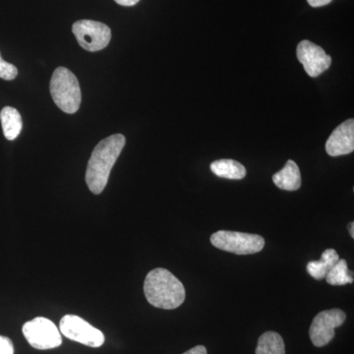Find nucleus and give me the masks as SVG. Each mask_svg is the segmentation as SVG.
Masks as SVG:
<instances>
[{
    "instance_id": "6ab92c4d",
    "label": "nucleus",
    "mask_w": 354,
    "mask_h": 354,
    "mask_svg": "<svg viewBox=\"0 0 354 354\" xmlns=\"http://www.w3.org/2000/svg\"><path fill=\"white\" fill-rule=\"evenodd\" d=\"M307 1H308L309 6L316 8V7L328 6L333 0H307Z\"/></svg>"
},
{
    "instance_id": "1a4fd4ad",
    "label": "nucleus",
    "mask_w": 354,
    "mask_h": 354,
    "mask_svg": "<svg viewBox=\"0 0 354 354\" xmlns=\"http://www.w3.org/2000/svg\"><path fill=\"white\" fill-rule=\"evenodd\" d=\"M297 55L305 71L312 78L321 75L332 64V57L321 46L306 39L298 44Z\"/></svg>"
},
{
    "instance_id": "412c9836",
    "label": "nucleus",
    "mask_w": 354,
    "mask_h": 354,
    "mask_svg": "<svg viewBox=\"0 0 354 354\" xmlns=\"http://www.w3.org/2000/svg\"><path fill=\"white\" fill-rule=\"evenodd\" d=\"M116 3L122 6H134L140 1V0H114Z\"/></svg>"
},
{
    "instance_id": "9b49d317",
    "label": "nucleus",
    "mask_w": 354,
    "mask_h": 354,
    "mask_svg": "<svg viewBox=\"0 0 354 354\" xmlns=\"http://www.w3.org/2000/svg\"><path fill=\"white\" fill-rule=\"evenodd\" d=\"M272 181L279 189L297 191L301 186V174L297 162L288 160L285 167L272 176Z\"/></svg>"
},
{
    "instance_id": "6e6552de",
    "label": "nucleus",
    "mask_w": 354,
    "mask_h": 354,
    "mask_svg": "<svg viewBox=\"0 0 354 354\" xmlns=\"http://www.w3.org/2000/svg\"><path fill=\"white\" fill-rule=\"evenodd\" d=\"M346 315L341 309H330L317 314L309 330L310 339L317 348H323L332 342L335 330L341 327Z\"/></svg>"
},
{
    "instance_id": "20e7f679",
    "label": "nucleus",
    "mask_w": 354,
    "mask_h": 354,
    "mask_svg": "<svg viewBox=\"0 0 354 354\" xmlns=\"http://www.w3.org/2000/svg\"><path fill=\"white\" fill-rule=\"evenodd\" d=\"M211 243L227 252L250 255L260 252L264 248L265 239L258 234L220 230L212 234Z\"/></svg>"
},
{
    "instance_id": "f8f14e48",
    "label": "nucleus",
    "mask_w": 354,
    "mask_h": 354,
    "mask_svg": "<svg viewBox=\"0 0 354 354\" xmlns=\"http://www.w3.org/2000/svg\"><path fill=\"white\" fill-rule=\"evenodd\" d=\"M339 260V254L335 249H327L324 251L320 260L310 261L307 264V272L312 278L317 281H321V279H325L328 272Z\"/></svg>"
},
{
    "instance_id": "ddd939ff",
    "label": "nucleus",
    "mask_w": 354,
    "mask_h": 354,
    "mask_svg": "<svg viewBox=\"0 0 354 354\" xmlns=\"http://www.w3.org/2000/svg\"><path fill=\"white\" fill-rule=\"evenodd\" d=\"M0 120H1L4 136L7 140L13 141L19 136L23 122L21 114L17 109L6 106L0 113Z\"/></svg>"
},
{
    "instance_id": "4be33fe9",
    "label": "nucleus",
    "mask_w": 354,
    "mask_h": 354,
    "mask_svg": "<svg viewBox=\"0 0 354 354\" xmlns=\"http://www.w3.org/2000/svg\"><path fill=\"white\" fill-rule=\"evenodd\" d=\"M354 223L353 221H351V223L348 225V232L349 234H351V239H354Z\"/></svg>"
},
{
    "instance_id": "0eeeda50",
    "label": "nucleus",
    "mask_w": 354,
    "mask_h": 354,
    "mask_svg": "<svg viewBox=\"0 0 354 354\" xmlns=\"http://www.w3.org/2000/svg\"><path fill=\"white\" fill-rule=\"evenodd\" d=\"M59 330L67 339L90 348H100L104 342V335L101 330L79 316L65 315L60 321Z\"/></svg>"
},
{
    "instance_id": "39448f33",
    "label": "nucleus",
    "mask_w": 354,
    "mask_h": 354,
    "mask_svg": "<svg viewBox=\"0 0 354 354\" xmlns=\"http://www.w3.org/2000/svg\"><path fill=\"white\" fill-rule=\"evenodd\" d=\"M23 335L30 346L46 351L58 348L62 344V335L55 323L44 317H37L23 326Z\"/></svg>"
},
{
    "instance_id": "f03ea898",
    "label": "nucleus",
    "mask_w": 354,
    "mask_h": 354,
    "mask_svg": "<svg viewBox=\"0 0 354 354\" xmlns=\"http://www.w3.org/2000/svg\"><path fill=\"white\" fill-rule=\"evenodd\" d=\"M144 293L149 304L165 310L176 309L186 297L183 283L164 268H157L147 274Z\"/></svg>"
},
{
    "instance_id": "9d476101",
    "label": "nucleus",
    "mask_w": 354,
    "mask_h": 354,
    "mask_svg": "<svg viewBox=\"0 0 354 354\" xmlns=\"http://www.w3.org/2000/svg\"><path fill=\"white\" fill-rule=\"evenodd\" d=\"M354 151V120L339 125L326 142V152L330 157L348 155Z\"/></svg>"
},
{
    "instance_id": "a211bd4d",
    "label": "nucleus",
    "mask_w": 354,
    "mask_h": 354,
    "mask_svg": "<svg viewBox=\"0 0 354 354\" xmlns=\"http://www.w3.org/2000/svg\"><path fill=\"white\" fill-rule=\"evenodd\" d=\"M0 354H14V346L10 339L0 335Z\"/></svg>"
},
{
    "instance_id": "4468645a",
    "label": "nucleus",
    "mask_w": 354,
    "mask_h": 354,
    "mask_svg": "<svg viewBox=\"0 0 354 354\" xmlns=\"http://www.w3.org/2000/svg\"><path fill=\"white\" fill-rule=\"evenodd\" d=\"M211 171L221 178L241 180L246 176V169L241 162L234 160H218L212 162Z\"/></svg>"
},
{
    "instance_id": "aec40b11",
    "label": "nucleus",
    "mask_w": 354,
    "mask_h": 354,
    "mask_svg": "<svg viewBox=\"0 0 354 354\" xmlns=\"http://www.w3.org/2000/svg\"><path fill=\"white\" fill-rule=\"evenodd\" d=\"M183 354H208V351L204 346H197Z\"/></svg>"
},
{
    "instance_id": "dca6fc26",
    "label": "nucleus",
    "mask_w": 354,
    "mask_h": 354,
    "mask_svg": "<svg viewBox=\"0 0 354 354\" xmlns=\"http://www.w3.org/2000/svg\"><path fill=\"white\" fill-rule=\"evenodd\" d=\"M325 279L330 286H344L353 283V274L349 271L346 261L339 259L328 272Z\"/></svg>"
},
{
    "instance_id": "f3484780",
    "label": "nucleus",
    "mask_w": 354,
    "mask_h": 354,
    "mask_svg": "<svg viewBox=\"0 0 354 354\" xmlns=\"http://www.w3.org/2000/svg\"><path fill=\"white\" fill-rule=\"evenodd\" d=\"M18 75V69L15 65L9 64L3 60L0 55V78L3 80H14Z\"/></svg>"
},
{
    "instance_id": "7ed1b4c3",
    "label": "nucleus",
    "mask_w": 354,
    "mask_h": 354,
    "mask_svg": "<svg viewBox=\"0 0 354 354\" xmlns=\"http://www.w3.org/2000/svg\"><path fill=\"white\" fill-rule=\"evenodd\" d=\"M50 94L53 102L64 113H75L80 108L82 95L78 79L65 67H58L53 72Z\"/></svg>"
},
{
    "instance_id": "2eb2a0df",
    "label": "nucleus",
    "mask_w": 354,
    "mask_h": 354,
    "mask_svg": "<svg viewBox=\"0 0 354 354\" xmlns=\"http://www.w3.org/2000/svg\"><path fill=\"white\" fill-rule=\"evenodd\" d=\"M256 354H286L285 342L276 332H266L258 339Z\"/></svg>"
},
{
    "instance_id": "f257e3e1",
    "label": "nucleus",
    "mask_w": 354,
    "mask_h": 354,
    "mask_svg": "<svg viewBox=\"0 0 354 354\" xmlns=\"http://www.w3.org/2000/svg\"><path fill=\"white\" fill-rule=\"evenodd\" d=\"M125 143L127 139L122 134H114L102 140L95 146L86 171V183L94 194H101L106 188L111 169L122 152Z\"/></svg>"
},
{
    "instance_id": "423d86ee",
    "label": "nucleus",
    "mask_w": 354,
    "mask_h": 354,
    "mask_svg": "<svg viewBox=\"0 0 354 354\" xmlns=\"http://www.w3.org/2000/svg\"><path fill=\"white\" fill-rule=\"evenodd\" d=\"M72 32L84 50L92 53L106 48L111 39L109 26L97 21H77L72 26Z\"/></svg>"
}]
</instances>
